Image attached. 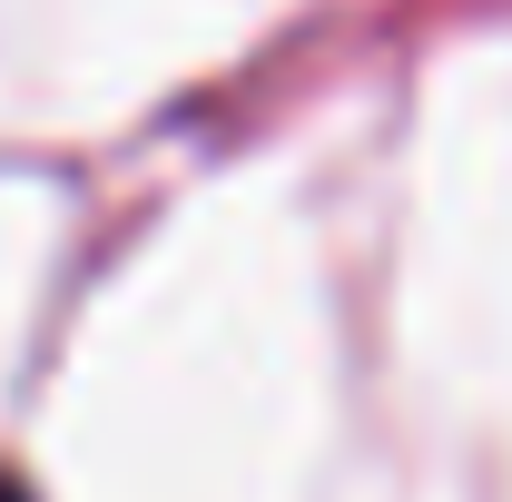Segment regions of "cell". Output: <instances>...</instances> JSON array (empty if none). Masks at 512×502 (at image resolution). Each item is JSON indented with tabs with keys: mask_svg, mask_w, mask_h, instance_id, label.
<instances>
[{
	"mask_svg": "<svg viewBox=\"0 0 512 502\" xmlns=\"http://www.w3.org/2000/svg\"><path fill=\"white\" fill-rule=\"evenodd\" d=\"M0 502H30V493H20V483H0Z\"/></svg>",
	"mask_w": 512,
	"mask_h": 502,
	"instance_id": "cell-1",
	"label": "cell"
}]
</instances>
